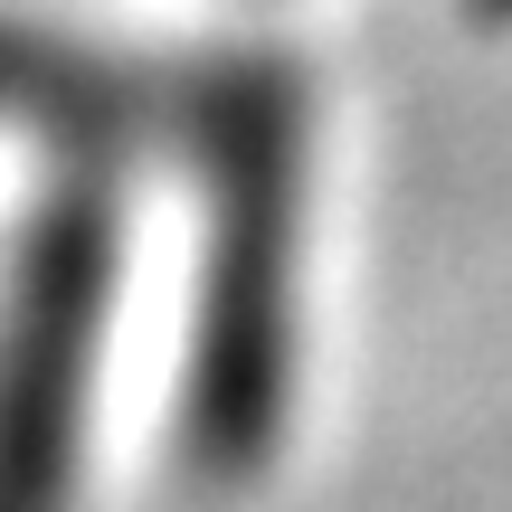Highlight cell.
Wrapping results in <instances>:
<instances>
[{
    "instance_id": "6da1fadb",
    "label": "cell",
    "mask_w": 512,
    "mask_h": 512,
    "mask_svg": "<svg viewBox=\"0 0 512 512\" xmlns=\"http://www.w3.org/2000/svg\"><path fill=\"white\" fill-rule=\"evenodd\" d=\"M181 133L209 181V285L190 437L219 475L275 446L294 389V209H304V86L285 57H209L181 76Z\"/></svg>"
},
{
    "instance_id": "7a4b0ae2",
    "label": "cell",
    "mask_w": 512,
    "mask_h": 512,
    "mask_svg": "<svg viewBox=\"0 0 512 512\" xmlns=\"http://www.w3.org/2000/svg\"><path fill=\"white\" fill-rule=\"evenodd\" d=\"M105 285H114V209L95 181H67L29 219L10 313H0V512H57L67 494Z\"/></svg>"
},
{
    "instance_id": "3957f363",
    "label": "cell",
    "mask_w": 512,
    "mask_h": 512,
    "mask_svg": "<svg viewBox=\"0 0 512 512\" xmlns=\"http://www.w3.org/2000/svg\"><path fill=\"white\" fill-rule=\"evenodd\" d=\"M475 19L484 29H512V0H475Z\"/></svg>"
}]
</instances>
